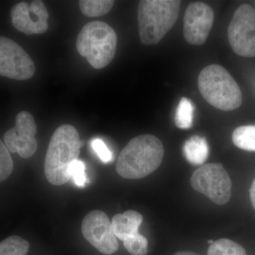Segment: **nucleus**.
<instances>
[{"label":"nucleus","mask_w":255,"mask_h":255,"mask_svg":"<svg viewBox=\"0 0 255 255\" xmlns=\"http://www.w3.org/2000/svg\"><path fill=\"white\" fill-rule=\"evenodd\" d=\"M142 223V215L137 211L130 210L124 214L114 216L112 226L116 237L124 241L138 233V229Z\"/></svg>","instance_id":"13"},{"label":"nucleus","mask_w":255,"mask_h":255,"mask_svg":"<svg viewBox=\"0 0 255 255\" xmlns=\"http://www.w3.org/2000/svg\"><path fill=\"white\" fill-rule=\"evenodd\" d=\"M233 141L242 150L255 152V125L243 126L235 129Z\"/></svg>","instance_id":"15"},{"label":"nucleus","mask_w":255,"mask_h":255,"mask_svg":"<svg viewBox=\"0 0 255 255\" xmlns=\"http://www.w3.org/2000/svg\"><path fill=\"white\" fill-rule=\"evenodd\" d=\"M124 245L132 255H146L148 252V242L139 233L124 241Z\"/></svg>","instance_id":"20"},{"label":"nucleus","mask_w":255,"mask_h":255,"mask_svg":"<svg viewBox=\"0 0 255 255\" xmlns=\"http://www.w3.org/2000/svg\"><path fill=\"white\" fill-rule=\"evenodd\" d=\"M194 107L191 101L183 97L176 110L174 117L176 126L181 129L190 128L194 122Z\"/></svg>","instance_id":"17"},{"label":"nucleus","mask_w":255,"mask_h":255,"mask_svg":"<svg viewBox=\"0 0 255 255\" xmlns=\"http://www.w3.org/2000/svg\"><path fill=\"white\" fill-rule=\"evenodd\" d=\"M80 135L73 126H60L50 138L44 162L47 180L61 186L70 179V167L80 155Z\"/></svg>","instance_id":"2"},{"label":"nucleus","mask_w":255,"mask_h":255,"mask_svg":"<svg viewBox=\"0 0 255 255\" xmlns=\"http://www.w3.org/2000/svg\"><path fill=\"white\" fill-rule=\"evenodd\" d=\"M117 41V33L110 25L103 21H92L85 25L79 33L77 50L92 68L100 70L113 60Z\"/></svg>","instance_id":"5"},{"label":"nucleus","mask_w":255,"mask_h":255,"mask_svg":"<svg viewBox=\"0 0 255 255\" xmlns=\"http://www.w3.org/2000/svg\"><path fill=\"white\" fill-rule=\"evenodd\" d=\"M11 17L15 28L28 36L42 34L48 28L49 14L44 3L39 0L30 4L26 2L15 4L11 10Z\"/></svg>","instance_id":"12"},{"label":"nucleus","mask_w":255,"mask_h":255,"mask_svg":"<svg viewBox=\"0 0 255 255\" xmlns=\"http://www.w3.org/2000/svg\"><path fill=\"white\" fill-rule=\"evenodd\" d=\"M250 194H251L252 204L255 210V179L252 184L251 189H250Z\"/></svg>","instance_id":"24"},{"label":"nucleus","mask_w":255,"mask_h":255,"mask_svg":"<svg viewBox=\"0 0 255 255\" xmlns=\"http://www.w3.org/2000/svg\"><path fill=\"white\" fill-rule=\"evenodd\" d=\"M114 4L112 0H81L79 6L82 14L87 17H97L108 14Z\"/></svg>","instance_id":"16"},{"label":"nucleus","mask_w":255,"mask_h":255,"mask_svg":"<svg viewBox=\"0 0 255 255\" xmlns=\"http://www.w3.org/2000/svg\"><path fill=\"white\" fill-rule=\"evenodd\" d=\"M90 144H91L92 149L104 163H109V162H112L113 159V154L103 140L99 138H95L92 140Z\"/></svg>","instance_id":"23"},{"label":"nucleus","mask_w":255,"mask_h":255,"mask_svg":"<svg viewBox=\"0 0 255 255\" xmlns=\"http://www.w3.org/2000/svg\"><path fill=\"white\" fill-rule=\"evenodd\" d=\"M228 38L236 54L255 56V10L251 5L242 4L235 11L228 26Z\"/></svg>","instance_id":"7"},{"label":"nucleus","mask_w":255,"mask_h":255,"mask_svg":"<svg viewBox=\"0 0 255 255\" xmlns=\"http://www.w3.org/2000/svg\"><path fill=\"white\" fill-rule=\"evenodd\" d=\"M14 168L12 158L6 145L0 140V183L4 182Z\"/></svg>","instance_id":"21"},{"label":"nucleus","mask_w":255,"mask_h":255,"mask_svg":"<svg viewBox=\"0 0 255 255\" xmlns=\"http://www.w3.org/2000/svg\"><path fill=\"white\" fill-rule=\"evenodd\" d=\"M183 152L188 162L194 165H201L209 157V145L204 137L194 135L185 142Z\"/></svg>","instance_id":"14"},{"label":"nucleus","mask_w":255,"mask_h":255,"mask_svg":"<svg viewBox=\"0 0 255 255\" xmlns=\"http://www.w3.org/2000/svg\"><path fill=\"white\" fill-rule=\"evenodd\" d=\"M214 242L212 241V240H209V241H208V243H209V244L210 245H212L213 243H214Z\"/></svg>","instance_id":"26"},{"label":"nucleus","mask_w":255,"mask_h":255,"mask_svg":"<svg viewBox=\"0 0 255 255\" xmlns=\"http://www.w3.org/2000/svg\"><path fill=\"white\" fill-rule=\"evenodd\" d=\"M37 127L29 112H21L16 117V126L5 132L4 145L11 153L17 152L22 158L34 155L38 147L36 135Z\"/></svg>","instance_id":"10"},{"label":"nucleus","mask_w":255,"mask_h":255,"mask_svg":"<svg viewBox=\"0 0 255 255\" xmlns=\"http://www.w3.org/2000/svg\"><path fill=\"white\" fill-rule=\"evenodd\" d=\"M164 146L158 137L144 134L134 137L121 152L117 172L128 179H142L158 168L163 159Z\"/></svg>","instance_id":"1"},{"label":"nucleus","mask_w":255,"mask_h":255,"mask_svg":"<svg viewBox=\"0 0 255 255\" xmlns=\"http://www.w3.org/2000/svg\"><path fill=\"white\" fill-rule=\"evenodd\" d=\"M181 1L177 0H142L137 7L139 36L142 44L158 43L179 17Z\"/></svg>","instance_id":"3"},{"label":"nucleus","mask_w":255,"mask_h":255,"mask_svg":"<svg viewBox=\"0 0 255 255\" xmlns=\"http://www.w3.org/2000/svg\"><path fill=\"white\" fill-rule=\"evenodd\" d=\"M194 190L209 198L218 205L227 204L231 197L232 182L220 163H208L196 169L191 178Z\"/></svg>","instance_id":"6"},{"label":"nucleus","mask_w":255,"mask_h":255,"mask_svg":"<svg viewBox=\"0 0 255 255\" xmlns=\"http://www.w3.org/2000/svg\"><path fill=\"white\" fill-rule=\"evenodd\" d=\"M174 255H199L196 254L195 253H193V252H189V251H182L179 252V253H176Z\"/></svg>","instance_id":"25"},{"label":"nucleus","mask_w":255,"mask_h":255,"mask_svg":"<svg viewBox=\"0 0 255 255\" xmlns=\"http://www.w3.org/2000/svg\"><path fill=\"white\" fill-rule=\"evenodd\" d=\"M207 255H247L246 250L236 243L228 239H220L210 246Z\"/></svg>","instance_id":"18"},{"label":"nucleus","mask_w":255,"mask_h":255,"mask_svg":"<svg viewBox=\"0 0 255 255\" xmlns=\"http://www.w3.org/2000/svg\"><path fill=\"white\" fill-rule=\"evenodd\" d=\"M198 86L204 100L218 110H236L243 103L239 85L221 65L214 64L203 69L198 78Z\"/></svg>","instance_id":"4"},{"label":"nucleus","mask_w":255,"mask_h":255,"mask_svg":"<svg viewBox=\"0 0 255 255\" xmlns=\"http://www.w3.org/2000/svg\"><path fill=\"white\" fill-rule=\"evenodd\" d=\"M34 63L16 42L0 36V75L16 80H26L35 73Z\"/></svg>","instance_id":"8"},{"label":"nucleus","mask_w":255,"mask_h":255,"mask_svg":"<svg viewBox=\"0 0 255 255\" xmlns=\"http://www.w3.org/2000/svg\"><path fill=\"white\" fill-rule=\"evenodd\" d=\"M85 165L80 159H77L70 167V178L79 187H84L87 182V175L85 173Z\"/></svg>","instance_id":"22"},{"label":"nucleus","mask_w":255,"mask_h":255,"mask_svg":"<svg viewBox=\"0 0 255 255\" xmlns=\"http://www.w3.org/2000/svg\"><path fill=\"white\" fill-rule=\"evenodd\" d=\"M84 238L104 255L114 254L119 249L117 238L107 215L95 210L85 216L82 223Z\"/></svg>","instance_id":"9"},{"label":"nucleus","mask_w":255,"mask_h":255,"mask_svg":"<svg viewBox=\"0 0 255 255\" xmlns=\"http://www.w3.org/2000/svg\"><path fill=\"white\" fill-rule=\"evenodd\" d=\"M29 243L17 236H10L0 243V255H26Z\"/></svg>","instance_id":"19"},{"label":"nucleus","mask_w":255,"mask_h":255,"mask_svg":"<svg viewBox=\"0 0 255 255\" xmlns=\"http://www.w3.org/2000/svg\"><path fill=\"white\" fill-rule=\"evenodd\" d=\"M214 21V13L206 3H191L184 16V36L191 45L201 46L207 40Z\"/></svg>","instance_id":"11"}]
</instances>
